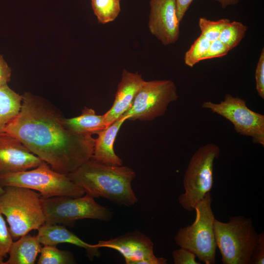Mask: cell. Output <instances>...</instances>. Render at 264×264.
Wrapping results in <instances>:
<instances>
[{
	"label": "cell",
	"instance_id": "ba28073f",
	"mask_svg": "<svg viewBox=\"0 0 264 264\" xmlns=\"http://www.w3.org/2000/svg\"><path fill=\"white\" fill-rule=\"evenodd\" d=\"M41 203L45 223L69 225L83 219L107 221L112 216L108 208L98 204L94 198L87 194L76 198L41 197Z\"/></svg>",
	"mask_w": 264,
	"mask_h": 264
},
{
	"label": "cell",
	"instance_id": "7402d4cb",
	"mask_svg": "<svg viewBox=\"0 0 264 264\" xmlns=\"http://www.w3.org/2000/svg\"><path fill=\"white\" fill-rule=\"evenodd\" d=\"M247 30V27L242 22L230 21L222 30L219 40L231 50L240 44Z\"/></svg>",
	"mask_w": 264,
	"mask_h": 264
},
{
	"label": "cell",
	"instance_id": "603a6c76",
	"mask_svg": "<svg viewBox=\"0 0 264 264\" xmlns=\"http://www.w3.org/2000/svg\"><path fill=\"white\" fill-rule=\"evenodd\" d=\"M211 42L200 35L186 52L184 61L186 65L192 67L200 61L209 49Z\"/></svg>",
	"mask_w": 264,
	"mask_h": 264
},
{
	"label": "cell",
	"instance_id": "6da1fadb",
	"mask_svg": "<svg viewBox=\"0 0 264 264\" xmlns=\"http://www.w3.org/2000/svg\"><path fill=\"white\" fill-rule=\"evenodd\" d=\"M64 117L49 102L22 95L20 110L4 132L19 140L54 171L68 175L91 158L94 139L68 130Z\"/></svg>",
	"mask_w": 264,
	"mask_h": 264
},
{
	"label": "cell",
	"instance_id": "83f0119b",
	"mask_svg": "<svg viewBox=\"0 0 264 264\" xmlns=\"http://www.w3.org/2000/svg\"><path fill=\"white\" fill-rule=\"evenodd\" d=\"M175 264H200L196 261V256L192 252L180 247L172 253Z\"/></svg>",
	"mask_w": 264,
	"mask_h": 264
},
{
	"label": "cell",
	"instance_id": "8992f818",
	"mask_svg": "<svg viewBox=\"0 0 264 264\" xmlns=\"http://www.w3.org/2000/svg\"><path fill=\"white\" fill-rule=\"evenodd\" d=\"M0 185L17 186L39 192L43 198L54 197H81L83 189L74 183L67 175L57 172L43 161L38 166L26 171L0 174Z\"/></svg>",
	"mask_w": 264,
	"mask_h": 264
},
{
	"label": "cell",
	"instance_id": "7c38bea8",
	"mask_svg": "<svg viewBox=\"0 0 264 264\" xmlns=\"http://www.w3.org/2000/svg\"><path fill=\"white\" fill-rule=\"evenodd\" d=\"M148 27L164 45L175 43L180 35V22L175 0H150Z\"/></svg>",
	"mask_w": 264,
	"mask_h": 264
},
{
	"label": "cell",
	"instance_id": "9c48e42d",
	"mask_svg": "<svg viewBox=\"0 0 264 264\" xmlns=\"http://www.w3.org/2000/svg\"><path fill=\"white\" fill-rule=\"evenodd\" d=\"M178 98L176 85L172 80L145 81L122 116L128 120L151 121L164 115L169 104Z\"/></svg>",
	"mask_w": 264,
	"mask_h": 264
},
{
	"label": "cell",
	"instance_id": "8fae6325",
	"mask_svg": "<svg viewBox=\"0 0 264 264\" xmlns=\"http://www.w3.org/2000/svg\"><path fill=\"white\" fill-rule=\"evenodd\" d=\"M97 246L114 249L124 257L127 264H166L167 260L157 257L154 253V244L145 234L134 231L109 240L100 241Z\"/></svg>",
	"mask_w": 264,
	"mask_h": 264
},
{
	"label": "cell",
	"instance_id": "2e32d148",
	"mask_svg": "<svg viewBox=\"0 0 264 264\" xmlns=\"http://www.w3.org/2000/svg\"><path fill=\"white\" fill-rule=\"evenodd\" d=\"M126 120L127 117L122 116L97 133L91 159L106 165H122V160L115 153L113 145L119 130Z\"/></svg>",
	"mask_w": 264,
	"mask_h": 264
},
{
	"label": "cell",
	"instance_id": "277c9868",
	"mask_svg": "<svg viewBox=\"0 0 264 264\" xmlns=\"http://www.w3.org/2000/svg\"><path fill=\"white\" fill-rule=\"evenodd\" d=\"M214 230L217 247L223 264H251L259 240L251 218L236 216L224 222L215 219Z\"/></svg>",
	"mask_w": 264,
	"mask_h": 264
},
{
	"label": "cell",
	"instance_id": "52a82bcc",
	"mask_svg": "<svg viewBox=\"0 0 264 264\" xmlns=\"http://www.w3.org/2000/svg\"><path fill=\"white\" fill-rule=\"evenodd\" d=\"M220 152L217 145L208 143L199 148L192 156L183 179L185 192L178 197L184 209L193 211L196 204L210 192L213 184L214 164Z\"/></svg>",
	"mask_w": 264,
	"mask_h": 264
},
{
	"label": "cell",
	"instance_id": "4fadbf2b",
	"mask_svg": "<svg viewBox=\"0 0 264 264\" xmlns=\"http://www.w3.org/2000/svg\"><path fill=\"white\" fill-rule=\"evenodd\" d=\"M43 161L10 134L0 133V174L34 168Z\"/></svg>",
	"mask_w": 264,
	"mask_h": 264
},
{
	"label": "cell",
	"instance_id": "5b68a950",
	"mask_svg": "<svg viewBox=\"0 0 264 264\" xmlns=\"http://www.w3.org/2000/svg\"><path fill=\"white\" fill-rule=\"evenodd\" d=\"M212 201L211 193L208 192L194 208L196 216L193 223L179 228L175 237V242L178 246L192 252L205 264L216 263L217 247Z\"/></svg>",
	"mask_w": 264,
	"mask_h": 264
},
{
	"label": "cell",
	"instance_id": "ffe728a7",
	"mask_svg": "<svg viewBox=\"0 0 264 264\" xmlns=\"http://www.w3.org/2000/svg\"><path fill=\"white\" fill-rule=\"evenodd\" d=\"M121 0H91V7L99 23L113 22L121 11Z\"/></svg>",
	"mask_w": 264,
	"mask_h": 264
},
{
	"label": "cell",
	"instance_id": "cb8c5ba5",
	"mask_svg": "<svg viewBox=\"0 0 264 264\" xmlns=\"http://www.w3.org/2000/svg\"><path fill=\"white\" fill-rule=\"evenodd\" d=\"M230 21L221 19L218 21H211L205 17L199 19L198 25L201 34L211 42L219 39L220 34Z\"/></svg>",
	"mask_w": 264,
	"mask_h": 264
},
{
	"label": "cell",
	"instance_id": "4dcf8cb0",
	"mask_svg": "<svg viewBox=\"0 0 264 264\" xmlns=\"http://www.w3.org/2000/svg\"><path fill=\"white\" fill-rule=\"evenodd\" d=\"M175 0L176 7V15L178 21L180 22L194 0Z\"/></svg>",
	"mask_w": 264,
	"mask_h": 264
},
{
	"label": "cell",
	"instance_id": "d4e9b609",
	"mask_svg": "<svg viewBox=\"0 0 264 264\" xmlns=\"http://www.w3.org/2000/svg\"><path fill=\"white\" fill-rule=\"evenodd\" d=\"M2 215L0 212V255L4 258L8 253L13 240Z\"/></svg>",
	"mask_w": 264,
	"mask_h": 264
},
{
	"label": "cell",
	"instance_id": "9a60e30c",
	"mask_svg": "<svg viewBox=\"0 0 264 264\" xmlns=\"http://www.w3.org/2000/svg\"><path fill=\"white\" fill-rule=\"evenodd\" d=\"M38 230L37 237L44 245L56 246L60 243H70L85 249L91 260L100 255L99 248L96 244H90L83 241L64 225L45 223Z\"/></svg>",
	"mask_w": 264,
	"mask_h": 264
},
{
	"label": "cell",
	"instance_id": "d6986e66",
	"mask_svg": "<svg viewBox=\"0 0 264 264\" xmlns=\"http://www.w3.org/2000/svg\"><path fill=\"white\" fill-rule=\"evenodd\" d=\"M22 101V95L7 85L0 88V133L4 132L6 125L19 113Z\"/></svg>",
	"mask_w": 264,
	"mask_h": 264
},
{
	"label": "cell",
	"instance_id": "3957f363",
	"mask_svg": "<svg viewBox=\"0 0 264 264\" xmlns=\"http://www.w3.org/2000/svg\"><path fill=\"white\" fill-rule=\"evenodd\" d=\"M3 188L4 192L0 196V212L6 217L13 240L38 230L45 223L39 193L22 187Z\"/></svg>",
	"mask_w": 264,
	"mask_h": 264
},
{
	"label": "cell",
	"instance_id": "d6a6232c",
	"mask_svg": "<svg viewBox=\"0 0 264 264\" xmlns=\"http://www.w3.org/2000/svg\"><path fill=\"white\" fill-rule=\"evenodd\" d=\"M4 257L0 255V264H5V262L3 261Z\"/></svg>",
	"mask_w": 264,
	"mask_h": 264
},
{
	"label": "cell",
	"instance_id": "e0dca14e",
	"mask_svg": "<svg viewBox=\"0 0 264 264\" xmlns=\"http://www.w3.org/2000/svg\"><path fill=\"white\" fill-rule=\"evenodd\" d=\"M42 247L37 235H24L12 242L5 264H34Z\"/></svg>",
	"mask_w": 264,
	"mask_h": 264
},
{
	"label": "cell",
	"instance_id": "7a4b0ae2",
	"mask_svg": "<svg viewBox=\"0 0 264 264\" xmlns=\"http://www.w3.org/2000/svg\"><path fill=\"white\" fill-rule=\"evenodd\" d=\"M67 175L93 198H104L126 206L138 201L132 186L136 174L129 167L106 165L90 158Z\"/></svg>",
	"mask_w": 264,
	"mask_h": 264
},
{
	"label": "cell",
	"instance_id": "ac0fdd59",
	"mask_svg": "<svg viewBox=\"0 0 264 264\" xmlns=\"http://www.w3.org/2000/svg\"><path fill=\"white\" fill-rule=\"evenodd\" d=\"M66 127L72 132L83 135L97 134L107 126L103 115H97L91 108L85 107L81 115L72 118H64Z\"/></svg>",
	"mask_w": 264,
	"mask_h": 264
},
{
	"label": "cell",
	"instance_id": "484cf974",
	"mask_svg": "<svg viewBox=\"0 0 264 264\" xmlns=\"http://www.w3.org/2000/svg\"><path fill=\"white\" fill-rule=\"evenodd\" d=\"M256 89L259 95L264 99V49L262 48L255 71Z\"/></svg>",
	"mask_w": 264,
	"mask_h": 264
},
{
	"label": "cell",
	"instance_id": "30bf717a",
	"mask_svg": "<svg viewBox=\"0 0 264 264\" xmlns=\"http://www.w3.org/2000/svg\"><path fill=\"white\" fill-rule=\"evenodd\" d=\"M202 107L228 120L237 133L251 137L254 143L264 147V115L248 108L245 100L227 94L220 103L206 101Z\"/></svg>",
	"mask_w": 264,
	"mask_h": 264
},
{
	"label": "cell",
	"instance_id": "f1b7e54d",
	"mask_svg": "<svg viewBox=\"0 0 264 264\" xmlns=\"http://www.w3.org/2000/svg\"><path fill=\"white\" fill-rule=\"evenodd\" d=\"M264 264V233L259 234V240L254 250L251 264Z\"/></svg>",
	"mask_w": 264,
	"mask_h": 264
},
{
	"label": "cell",
	"instance_id": "1f68e13d",
	"mask_svg": "<svg viewBox=\"0 0 264 264\" xmlns=\"http://www.w3.org/2000/svg\"><path fill=\"white\" fill-rule=\"evenodd\" d=\"M218 2L222 8H225L230 5H233L237 4L240 0H214Z\"/></svg>",
	"mask_w": 264,
	"mask_h": 264
},
{
	"label": "cell",
	"instance_id": "f546056e",
	"mask_svg": "<svg viewBox=\"0 0 264 264\" xmlns=\"http://www.w3.org/2000/svg\"><path fill=\"white\" fill-rule=\"evenodd\" d=\"M11 69L0 55V88L7 85L10 80Z\"/></svg>",
	"mask_w": 264,
	"mask_h": 264
},
{
	"label": "cell",
	"instance_id": "44dd1931",
	"mask_svg": "<svg viewBox=\"0 0 264 264\" xmlns=\"http://www.w3.org/2000/svg\"><path fill=\"white\" fill-rule=\"evenodd\" d=\"M38 264H73L76 262L72 253L56 246L44 245L40 252Z\"/></svg>",
	"mask_w": 264,
	"mask_h": 264
},
{
	"label": "cell",
	"instance_id": "836d02e7",
	"mask_svg": "<svg viewBox=\"0 0 264 264\" xmlns=\"http://www.w3.org/2000/svg\"><path fill=\"white\" fill-rule=\"evenodd\" d=\"M4 192V189L3 187L0 185V196L2 195Z\"/></svg>",
	"mask_w": 264,
	"mask_h": 264
},
{
	"label": "cell",
	"instance_id": "5bb4252c",
	"mask_svg": "<svg viewBox=\"0 0 264 264\" xmlns=\"http://www.w3.org/2000/svg\"><path fill=\"white\" fill-rule=\"evenodd\" d=\"M145 81L137 72L123 70L115 99L110 109L104 114L107 126L121 117L131 107L133 101Z\"/></svg>",
	"mask_w": 264,
	"mask_h": 264
},
{
	"label": "cell",
	"instance_id": "4316f807",
	"mask_svg": "<svg viewBox=\"0 0 264 264\" xmlns=\"http://www.w3.org/2000/svg\"><path fill=\"white\" fill-rule=\"evenodd\" d=\"M230 49L220 40L217 39L211 43L208 50L202 61L222 57L227 54Z\"/></svg>",
	"mask_w": 264,
	"mask_h": 264
}]
</instances>
